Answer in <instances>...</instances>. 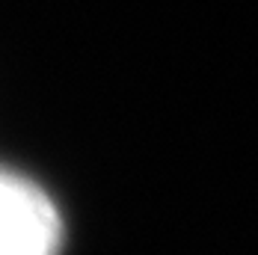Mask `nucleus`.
<instances>
[{
	"label": "nucleus",
	"mask_w": 258,
	"mask_h": 255,
	"mask_svg": "<svg viewBox=\"0 0 258 255\" xmlns=\"http://www.w3.org/2000/svg\"><path fill=\"white\" fill-rule=\"evenodd\" d=\"M62 217L36 184L0 166V255H59Z\"/></svg>",
	"instance_id": "nucleus-1"
}]
</instances>
